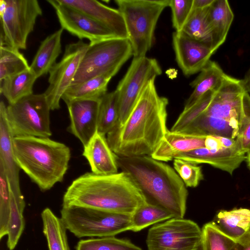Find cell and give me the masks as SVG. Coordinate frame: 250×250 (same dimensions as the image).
<instances>
[{
	"label": "cell",
	"instance_id": "cell-39",
	"mask_svg": "<svg viewBox=\"0 0 250 250\" xmlns=\"http://www.w3.org/2000/svg\"><path fill=\"white\" fill-rule=\"evenodd\" d=\"M238 137L240 140L242 150L247 153L250 148V120Z\"/></svg>",
	"mask_w": 250,
	"mask_h": 250
},
{
	"label": "cell",
	"instance_id": "cell-37",
	"mask_svg": "<svg viewBox=\"0 0 250 250\" xmlns=\"http://www.w3.org/2000/svg\"><path fill=\"white\" fill-rule=\"evenodd\" d=\"M173 167L187 187L195 188L203 179L202 168L196 164L175 159Z\"/></svg>",
	"mask_w": 250,
	"mask_h": 250
},
{
	"label": "cell",
	"instance_id": "cell-32",
	"mask_svg": "<svg viewBox=\"0 0 250 250\" xmlns=\"http://www.w3.org/2000/svg\"><path fill=\"white\" fill-rule=\"evenodd\" d=\"M30 69V65L19 50L0 45V81Z\"/></svg>",
	"mask_w": 250,
	"mask_h": 250
},
{
	"label": "cell",
	"instance_id": "cell-21",
	"mask_svg": "<svg viewBox=\"0 0 250 250\" xmlns=\"http://www.w3.org/2000/svg\"><path fill=\"white\" fill-rule=\"evenodd\" d=\"M213 221L236 243L245 245L250 242V209L221 210Z\"/></svg>",
	"mask_w": 250,
	"mask_h": 250
},
{
	"label": "cell",
	"instance_id": "cell-28",
	"mask_svg": "<svg viewBox=\"0 0 250 250\" xmlns=\"http://www.w3.org/2000/svg\"><path fill=\"white\" fill-rule=\"evenodd\" d=\"M43 232L49 250H71L68 243L66 230L61 218L58 217L48 208L41 213Z\"/></svg>",
	"mask_w": 250,
	"mask_h": 250
},
{
	"label": "cell",
	"instance_id": "cell-18",
	"mask_svg": "<svg viewBox=\"0 0 250 250\" xmlns=\"http://www.w3.org/2000/svg\"><path fill=\"white\" fill-rule=\"evenodd\" d=\"M73 7L100 23L117 37L127 38L128 34L124 17L118 9L108 7L95 0H59Z\"/></svg>",
	"mask_w": 250,
	"mask_h": 250
},
{
	"label": "cell",
	"instance_id": "cell-19",
	"mask_svg": "<svg viewBox=\"0 0 250 250\" xmlns=\"http://www.w3.org/2000/svg\"><path fill=\"white\" fill-rule=\"evenodd\" d=\"M83 155L88 161L93 173L107 175L118 173L116 155L110 148L105 135L97 130L83 146Z\"/></svg>",
	"mask_w": 250,
	"mask_h": 250
},
{
	"label": "cell",
	"instance_id": "cell-36",
	"mask_svg": "<svg viewBox=\"0 0 250 250\" xmlns=\"http://www.w3.org/2000/svg\"><path fill=\"white\" fill-rule=\"evenodd\" d=\"M10 212V188L2 163L0 161V239L7 235Z\"/></svg>",
	"mask_w": 250,
	"mask_h": 250
},
{
	"label": "cell",
	"instance_id": "cell-12",
	"mask_svg": "<svg viewBox=\"0 0 250 250\" xmlns=\"http://www.w3.org/2000/svg\"><path fill=\"white\" fill-rule=\"evenodd\" d=\"M88 46L82 40L67 44L61 61L50 70L49 85L44 94L51 110L60 108L62 97L71 85Z\"/></svg>",
	"mask_w": 250,
	"mask_h": 250
},
{
	"label": "cell",
	"instance_id": "cell-24",
	"mask_svg": "<svg viewBox=\"0 0 250 250\" xmlns=\"http://www.w3.org/2000/svg\"><path fill=\"white\" fill-rule=\"evenodd\" d=\"M63 30L61 28L41 42L30 65L38 78L49 73L56 63V60L62 53L61 39Z\"/></svg>",
	"mask_w": 250,
	"mask_h": 250
},
{
	"label": "cell",
	"instance_id": "cell-29",
	"mask_svg": "<svg viewBox=\"0 0 250 250\" xmlns=\"http://www.w3.org/2000/svg\"><path fill=\"white\" fill-rule=\"evenodd\" d=\"M208 8L193 9L182 31L215 52L212 31L208 17Z\"/></svg>",
	"mask_w": 250,
	"mask_h": 250
},
{
	"label": "cell",
	"instance_id": "cell-25",
	"mask_svg": "<svg viewBox=\"0 0 250 250\" xmlns=\"http://www.w3.org/2000/svg\"><path fill=\"white\" fill-rule=\"evenodd\" d=\"M117 73L109 72L82 83L70 85L63 94L62 99L66 104L81 100H100L107 93V85Z\"/></svg>",
	"mask_w": 250,
	"mask_h": 250
},
{
	"label": "cell",
	"instance_id": "cell-35",
	"mask_svg": "<svg viewBox=\"0 0 250 250\" xmlns=\"http://www.w3.org/2000/svg\"><path fill=\"white\" fill-rule=\"evenodd\" d=\"M215 92L208 91L192 106L187 109L183 110L170 131L181 132L185 129L207 109Z\"/></svg>",
	"mask_w": 250,
	"mask_h": 250
},
{
	"label": "cell",
	"instance_id": "cell-45",
	"mask_svg": "<svg viewBox=\"0 0 250 250\" xmlns=\"http://www.w3.org/2000/svg\"><path fill=\"white\" fill-rule=\"evenodd\" d=\"M246 155V161L247 162L248 166L250 169V148L249 151L247 152Z\"/></svg>",
	"mask_w": 250,
	"mask_h": 250
},
{
	"label": "cell",
	"instance_id": "cell-2",
	"mask_svg": "<svg viewBox=\"0 0 250 250\" xmlns=\"http://www.w3.org/2000/svg\"><path fill=\"white\" fill-rule=\"evenodd\" d=\"M146 202L141 191L125 173L100 175L86 172L73 181L67 188L62 206L132 215Z\"/></svg>",
	"mask_w": 250,
	"mask_h": 250
},
{
	"label": "cell",
	"instance_id": "cell-23",
	"mask_svg": "<svg viewBox=\"0 0 250 250\" xmlns=\"http://www.w3.org/2000/svg\"><path fill=\"white\" fill-rule=\"evenodd\" d=\"M226 76L216 62L210 60L190 83L193 91L186 101L184 110L192 106L208 91H216L222 84Z\"/></svg>",
	"mask_w": 250,
	"mask_h": 250
},
{
	"label": "cell",
	"instance_id": "cell-38",
	"mask_svg": "<svg viewBox=\"0 0 250 250\" xmlns=\"http://www.w3.org/2000/svg\"><path fill=\"white\" fill-rule=\"evenodd\" d=\"M193 0H169L172 22L176 32L182 31L193 10Z\"/></svg>",
	"mask_w": 250,
	"mask_h": 250
},
{
	"label": "cell",
	"instance_id": "cell-11",
	"mask_svg": "<svg viewBox=\"0 0 250 250\" xmlns=\"http://www.w3.org/2000/svg\"><path fill=\"white\" fill-rule=\"evenodd\" d=\"M161 74V68L155 59L146 56L133 58L115 90L119 109L116 125L124 123L146 84Z\"/></svg>",
	"mask_w": 250,
	"mask_h": 250
},
{
	"label": "cell",
	"instance_id": "cell-16",
	"mask_svg": "<svg viewBox=\"0 0 250 250\" xmlns=\"http://www.w3.org/2000/svg\"><path fill=\"white\" fill-rule=\"evenodd\" d=\"M100 100H76L66 104L70 123L69 131L85 146L97 130Z\"/></svg>",
	"mask_w": 250,
	"mask_h": 250
},
{
	"label": "cell",
	"instance_id": "cell-43",
	"mask_svg": "<svg viewBox=\"0 0 250 250\" xmlns=\"http://www.w3.org/2000/svg\"><path fill=\"white\" fill-rule=\"evenodd\" d=\"M242 83L245 90L250 94V69L248 71Z\"/></svg>",
	"mask_w": 250,
	"mask_h": 250
},
{
	"label": "cell",
	"instance_id": "cell-4",
	"mask_svg": "<svg viewBox=\"0 0 250 250\" xmlns=\"http://www.w3.org/2000/svg\"><path fill=\"white\" fill-rule=\"evenodd\" d=\"M13 149L20 169L42 191L63 180L71 158L65 144L50 138L14 137Z\"/></svg>",
	"mask_w": 250,
	"mask_h": 250
},
{
	"label": "cell",
	"instance_id": "cell-27",
	"mask_svg": "<svg viewBox=\"0 0 250 250\" xmlns=\"http://www.w3.org/2000/svg\"><path fill=\"white\" fill-rule=\"evenodd\" d=\"M38 79L30 69L7 77L0 81V93L9 104L33 94V87Z\"/></svg>",
	"mask_w": 250,
	"mask_h": 250
},
{
	"label": "cell",
	"instance_id": "cell-46",
	"mask_svg": "<svg viewBox=\"0 0 250 250\" xmlns=\"http://www.w3.org/2000/svg\"><path fill=\"white\" fill-rule=\"evenodd\" d=\"M197 250H202L201 246H200V247Z\"/></svg>",
	"mask_w": 250,
	"mask_h": 250
},
{
	"label": "cell",
	"instance_id": "cell-14",
	"mask_svg": "<svg viewBox=\"0 0 250 250\" xmlns=\"http://www.w3.org/2000/svg\"><path fill=\"white\" fill-rule=\"evenodd\" d=\"M172 44L177 64L187 76L200 72L214 53L211 48L183 31L173 33Z\"/></svg>",
	"mask_w": 250,
	"mask_h": 250
},
{
	"label": "cell",
	"instance_id": "cell-15",
	"mask_svg": "<svg viewBox=\"0 0 250 250\" xmlns=\"http://www.w3.org/2000/svg\"><path fill=\"white\" fill-rule=\"evenodd\" d=\"M175 159H182L196 165L207 164L232 174L246 160V155L242 150L240 140L238 137L236 138L235 144L231 147H222L214 149L199 148L183 153Z\"/></svg>",
	"mask_w": 250,
	"mask_h": 250
},
{
	"label": "cell",
	"instance_id": "cell-26",
	"mask_svg": "<svg viewBox=\"0 0 250 250\" xmlns=\"http://www.w3.org/2000/svg\"><path fill=\"white\" fill-rule=\"evenodd\" d=\"M208 17L210 25L216 51L222 44L233 20L234 15L227 0H214L208 7Z\"/></svg>",
	"mask_w": 250,
	"mask_h": 250
},
{
	"label": "cell",
	"instance_id": "cell-22",
	"mask_svg": "<svg viewBox=\"0 0 250 250\" xmlns=\"http://www.w3.org/2000/svg\"><path fill=\"white\" fill-rule=\"evenodd\" d=\"M240 124L214 118L203 113L181 131L197 136H217L235 139L240 134Z\"/></svg>",
	"mask_w": 250,
	"mask_h": 250
},
{
	"label": "cell",
	"instance_id": "cell-31",
	"mask_svg": "<svg viewBox=\"0 0 250 250\" xmlns=\"http://www.w3.org/2000/svg\"><path fill=\"white\" fill-rule=\"evenodd\" d=\"M118 120V95L114 90L107 93L100 100L97 131L105 135L115 127Z\"/></svg>",
	"mask_w": 250,
	"mask_h": 250
},
{
	"label": "cell",
	"instance_id": "cell-5",
	"mask_svg": "<svg viewBox=\"0 0 250 250\" xmlns=\"http://www.w3.org/2000/svg\"><path fill=\"white\" fill-rule=\"evenodd\" d=\"M126 27L134 58L146 56L152 46L158 19L169 0H116Z\"/></svg>",
	"mask_w": 250,
	"mask_h": 250
},
{
	"label": "cell",
	"instance_id": "cell-20",
	"mask_svg": "<svg viewBox=\"0 0 250 250\" xmlns=\"http://www.w3.org/2000/svg\"><path fill=\"white\" fill-rule=\"evenodd\" d=\"M206 137L168 130L151 157L163 162L173 160L183 153L205 147Z\"/></svg>",
	"mask_w": 250,
	"mask_h": 250
},
{
	"label": "cell",
	"instance_id": "cell-33",
	"mask_svg": "<svg viewBox=\"0 0 250 250\" xmlns=\"http://www.w3.org/2000/svg\"><path fill=\"white\" fill-rule=\"evenodd\" d=\"M236 243L213 221L205 224L202 228V250H230Z\"/></svg>",
	"mask_w": 250,
	"mask_h": 250
},
{
	"label": "cell",
	"instance_id": "cell-44",
	"mask_svg": "<svg viewBox=\"0 0 250 250\" xmlns=\"http://www.w3.org/2000/svg\"><path fill=\"white\" fill-rule=\"evenodd\" d=\"M230 250H250V242L245 245L236 243Z\"/></svg>",
	"mask_w": 250,
	"mask_h": 250
},
{
	"label": "cell",
	"instance_id": "cell-41",
	"mask_svg": "<svg viewBox=\"0 0 250 250\" xmlns=\"http://www.w3.org/2000/svg\"><path fill=\"white\" fill-rule=\"evenodd\" d=\"M214 0H193V9H202L209 7Z\"/></svg>",
	"mask_w": 250,
	"mask_h": 250
},
{
	"label": "cell",
	"instance_id": "cell-13",
	"mask_svg": "<svg viewBox=\"0 0 250 250\" xmlns=\"http://www.w3.org/2000/svg\"><path fill=\"white\" fill-rule=\"evenodd\" d=\"M47 1L55 9L61 28L80 40L86 39L91 42L117 37L107 28L81 11L59 0Z\"/></svg>",
	"mask_w": 250,
	"mask_h": 250
},
{
	"label": "cell",
	"instance_id": "cell-40",
	"mask_svg": "<svg viewBox=\"0 0 250 250\" xmlns=\"http://www.w3.org/2000/svg\"><path fill=\"white\" fill-rule=\"evenodd\" d=\"M205 147L208 149H218L222 147L216 136H207L205 140Z\"/></svg>",
	"mask_w": 250,
	"mask_h": 250
},
{
	"label": "cell",
	"instance_id": "cell-9",
	"mask_svg": "<svg viewBox=\"0 0 250 250\" xmlns=\"http://www.w3.org/2000/svg\"><path fill=\"white\" fill-rule=\"evenodd\" d=\"M0 18V45L26 49L29 34L42 11L37 0H6Z\"/></svg>",
	"mask_w": 250,
	"mask_h": 250
},
{
	"label": "cell",
	"instance_id": "cell-42",
	"mask_svg": "<svg viewBox=\"0 0 250 250\" xmlns=\"http://www.w3.org/2000/svg\"><path fill=\"white\" fill-rule=\"evenodd\" d=\"M216 136L219 140L222 146L224 147H231L235 144L236 142V139H233L226 137Z\"/></svg>",
	"mask_w": 250,
	"mask_h": 250
},
{
	"label": "cell",
	"instance_id": "cell-17",
	"mask_svg": "<svg viewBox=\"0 0 250 250\" xmlns=\"http://www.w3.org/2000/svg\"><path fill=\"white\" fill-rule=\"evenodd\" d=\"M6 106L3 101L0 103V161L5 169L10 188L16 200L25 205L20 185V168L16 160L13 149V136L7 120Z\"/></svg>",
	"mask_w": 250,
	"mask_h": 250
},
{
	"label": "cell",
	"instance_id": "cell-7",
	"mask_svg": "<svg viewBox=\"0 0 250 250\" xmlns=\"http://www.w3.org/2000/svg\"><path fill=\"white\" fill-rule=\"evenodd\" d=\"M132 55L127 38L113 37L89 42L71 85L107 72L117 73Z\"/></svg>",
	"mask_w": 250,
	"mask_h": 250
},
{
	"label": "cell",
	"instance_id": "cell-30",
	"mask_svg": "<svg viewBox=\"0 0 250 250\" xmlns=\"http://www.w3.org/2000/svg\"><path fill=\"white\" fill-rule=\"evenodd\" d=\"M166 209L146 202L131 215L130 231L137 232L154 224L173 218Z\"/></svg>",
	"mask_w": 250,
	"mask_h": 250
},
{
	"label": "cell",
	"instance_id": "cell-8",
	"mask_svg": "<svg viewBox=\"0 0 250 250\" xmlns=\"http://www.w3.org/2000/svg\"><path fill=\"white\" fill-rule=\"evenodd\" d=\"M51 110L43 93L32 94L6 106V114L14 137L49 138Z\"/></svg>",
	"mask_w": 250,
	"mask_h": 250
},
{
	"label": "cell",
	"instance_id": "cell-6",
	"mask_svg": "<svg viewBox=\"0 0 250 250\" xmlns=\"http://www.w3.org/2000/svg\"><path fill=\"white\" fill-rule=\"evenodd\" d=\"M61 219L66 229L78 238L115 235L131 227V215L80 207H63Z\"/></svg>",
	"mask_w": 250,
	"mask_h": 250
},
{
	"label": "cell",
	"instance_id": "cell-1",
	"mask_svg": "<svg viewBox=\"0 0 250 250\" xmlns=\"http://www.w3.org/2000/svg\"><path fill=\"white\" fill-rule=\"evenodd\" d=\"M168 99L158 94L155 80L146 86L124 123L108 133L107 142L121 157L151 156L168 131Z\"/></svg>",
	"mask_w": 250,
	"mask_h": 250
},
{
	"label": "cell",
	"instance_id": "cell-34",
	"mask_svg": "<svg viewBox=\"0 0 250 250\" xmlns=\"http://www.w3.org/2000/svg\"><path fill=\"white\" fill-rule=\"evenodd\" d=\"M76 250H142L129 240L115 236L81 240Z\"/></svg>",
	"mask_w": 250,
	"mask_h": 250
},
{
	"label": "cell",
	"instance_id": "cell-10",
	"mask_svg": "<svg viewBox=\"0 0 250 250\" xmlns=\"http://www.w3.org/2000/svg\"><path fill=\"white\" fill-rule=\"evenodd\" d=\"M202 229L194 221L173 217L149 229L147 250H197L201 246Z\"/></svg>",
	"mask_w": 250,
	"mask_h": 250
},
{
	"label": "cell",
	"instance_id": "cell-3",
	"mask_svg": "<svg viewBox=\"0 0 250 250\" xmlns=\"http://www.w3.org/2000/svg\"><path fill=\"white\" fill-rule=\"evenodd\" d=\"M121 171L136 185L147 203L162 208L174 217L184 218L187 208V187L175 169L149 156L116 155Z\"/></svg>",
	"mask_w": 250,
	"mask_h": 250
}]
</instances>
